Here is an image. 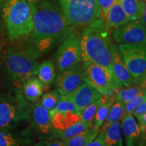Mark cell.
Instances as JSON below:
<instances>
[{
  "label": "cell",
  "mask_w": 146,
  "mask_h": 146,
  "mask_svg": "<svg viewBox=\"0 0 146 146\" xmlns=\"http://www.w3.org/2000/svg\"><path fill=\"white\" fill-rule=\"evenodd\" d=\"M29 3L33 14V28L24 36L21 48L36 60L50 52L74 27L64 14L58 0Z\"/></svg>",
  "instance_id": "cell-1"
},
{
  "label": "cell",
  "mask_w": 146,
  "mask_h": 146,
  "mask_svg": "<svg viewBox=\"0 0 146 146\" xmlns=\"http://www.w3.org/2000/svg\"><path fill=\"white\" fill-rule=\"evenodd\" d=\"M110 29L102 18L83 27L81 35L82 59L83 62H91L103 67L113 79L118 81L112 68Z\"/></svg>",
  "instance_id": "cell-2"
},
{
  "label": "cell",
  "mask_w": 146,
  "mask_h": 146,
  "mask_svg": "<svg viewBox=\"0 0 146 146\" xmlns=\"http://www.w3.org/2000/svg\"><path fill=\"white\" fill-rule=\"evenodd\" d=\"M1 7V16L9 39H19L32 31L33 14L27 0H8Z\"/></svg>",
  "instance_id": "cell-3"
},
{
  "label": "cell",
  "mask_w": 146,
  "mask_h": 146,
  "mask_svg": "<svg viewBox=\"0 0 146 146\" xmlns=\"http://www.w3.org/2000/svg\"><path fill=\"white\" fill-rule=\"evenodd\" d=\"M3 57V71L12 88L21 89L27 80L37 74L36 60L21 48H8Z\"/></svg>",
  "instance_id": "cell-4"
},
{
  "label": "cell",
  "mask_w": 146,
  "mask_h": 146,
  "mask_svg": "<svg viewBox=\"0 0 146 146\" xmlns=\"http://www.w3.org/2000/svg\"><path fill=\"white\" fill-rule=\"evenodd\" d=\"M31 106L21 89L0 93V129H16L23 122L29 121Z\"/></svg>",
  "instance_id": "cell-5"
},
{
  "label": "cell",
  "mask_w": 146,
  "mask_h": 146,
  "mask_svg": "<svg viewBox=\"0 0 146 146\" xmlns=\"http://www.w3.org/2000/svg\"><path fill=\"white\" fill-rule=\"evenodd\" d=\"M64 14L73 27L83 28L102 18L98 0H58Z\"/></svg>",
  "instance_id": "cell-6"
},
{
  "label": "cell",
  "mask_w": 146,
  "mask_h": 146,
  "mask_svg": "<svg viewBox=\"0 0 146 146\" xmlns=\"http://www.w3.org/2000/svg\"><path fill=\"white\" fill-rule=\"evenodd\" d=\"M82 61L81 35L73 29L58 47L55 54V65L58 72H61Z\"/></svg>",
  "instance_id": "cell-7"
},
{
  "label": "cell",
  "mask_w": 146,
  "mask_h": 146,
  "mask_svg": "<svg viewBox=\"0 0 146 146\" xmlns=\"http://www.w3.org/2000/svg\"><path fill=\"white\" fill-rule=\"evenodd\" d=\"M85 79L103 96H115L118 89L123 85L111 77L108 71L103 67L91 62H84L83 64Z\"/></svg>",
  "instance_id": "cell-8"
},
{
  "label": "cell",
  "mask_w": 146,
  "mask_h": 146,
  "mask_svg": "<svg viewBox=\"0 0 146 146\" xmlns=\"http://www.w3.org/2000/svg\"><path fill=\"white\" fill-rule=\"evenodd\" d=\"M31 129L40 141L59 138L57 131L53 127L49 111L39 103L31 104L29 121Z\"/></svg>",
  "instance_id": "cell-9"
},
{
  "label": "cell",
  "mask_w": 146,
  "mask_h": 146,
  "mask_svg": "<svg viewBox=\"0 0 146 146\" xmlns=\"http://www.w3.org/2000/svg\"><path fill=\"white\" fill-rule=\"evenodd\" d=\"M118 48L129 70L138 81L146 73V47L120 43Z\"/></svg>",
  "instance_id": "cell-10"
},
{
  "label": "cell",
  "mask_w": 146,
  "mask_h": 146,
  "mask_svg": "<svg viewBox=\"0 0 146 146\" xmlns=\"http://www.w3.org/2000/svg\"><path fill=\"white\" fill-rule=\"evenodd\" d=\"M112 37L118 43L146 47V27L139 20L131 21L114 29Z\"/></svg>",
  "instance_id": "cell-11"
},
{
  "label": "cell",
  "mask_w": 146,
  "mask_h": 146,
  "mask_svg": "<svg viewBox=\"0 0 146 146\" xmlns=\"http://www.w3.org/2000/svg\"><path fill=\"white\" fill-rule=\"evenodd\" d=\"M85 81L83 65L81 63L59 72L54 81L57 91L60 96L70 94Z\"/></svg>",
  "instance_id": "cell-12"
},
{
  "label": "cell",
  "mask_w": 146,
  "mask_h": 146,
  "mask_svg": "<svg viewBox=\"0 0 146 146\" xmlns=\"http://www.w3.org/2000/svg\"><path fill=\"white\" fill-rule=\"evenodd\" d=\"M64 96L74 104L76 111L81 115L85 108L102 98L103 95L85 81L70 94Z\"/></svg>",
  "instance_id": "cell-13"
},
{
  "label": "cell",
  "mask_w": 146,
  "mask_h": 146,
  "mask_svg": "<svg viewBox=\"0 0 146 146\" xmlns=\"http://www.w3.org/2000/svg\"><path fill=\"white\" fill-rule=\"evenodd\" d=\"M111 54L113 72L117 81L125 87L137 85V80L133 77L128 69L118 46L112 42L111 43Z\"/></svg>",
  "instance_id": "cell-14"
},
{
  "label": "cell",
  "mask_w": 146,
  "mask_h": 146,
  "mask_svg": "<svg viewBox=\"0 0 146 146\" xmlns=\"http://www.w3.org/2000/svg\"><path fill=\"white\" fill-rule=\"evenodd\" d=\"M33 143L31 128L16 131V129H0V146L30 145Z\"/></svg>",
  "instance_id": "cell-15"
},
{
  "label": "cell",
  "mask_w": 146,
  "mask_h": 146,
  "mask_svg": "<svg viewBox=\"0 0 146 146\" xmlns=\"http://www.w3.org/2000/svg\"><path fill=\"white\" fill-rule=\"evenodd\" d=\"M121 123L126 145H135L143 135V131L135 119V116L132 114H124Z\"/></svg>",
  "instance_id": "cell-16"
},
{
  "label": "cell",
  "mask_w": 146,
  "mask_h": 146,
  "mask_svg": "<svg viewBox=\"0 0 146 146\" xmlns=\"http://www.w3.org/2000/svg\"><path fill=\"white\" fill-rule=\"evenodd\" d=\"M49 113L53 127L57 131L64 130L80 121V114L76 111L52 110Z\"/></svg>",
  "instance_id": "cell-17"
},
{
  "label": "cell",
  "mask_w": 146,
  "mask_h": 146,
  "mask_svg": "<svg viewBox=\"0 0 146 146\" xmlns=\"http://www.w3.org/2000/svg\"><path fill=\"white\" fill-rule=\"evenodd\" d=\"M104 20L110 29H116L131 21L124 10L120 0L115 1L108 11Z\"/></svg>",
  "instance_id": "cell-18"
},
{
  "label": "cell",
  "mask_w": 146,
  "mask_h": 146,
  "mask_svg": "<svg viewBox=\"0 0 146 146\" xmlns=\"http://www.w3.org/2000/svg\"><path fill=\"white\" fill-rule=\"evenodd\" d=\"M47 87L35 76L30 78L22 87V92L25 99L29 102L35 103L41 98L43 91Z\"/></svg>",
  "instance_id": "cell-19"
},
{
  "label": "cell",
  "mask_w": 146,
  "mask_h": 146,
  "mask_svg": "<svg viewBox=\"0 0 146 146\" xmlns=\"http://www.w3.org/2000/svg\"><path fill=\"white\" fill-rule=\"evenodd\" d=\"M38 78L47 88L54 83L56 77V72L55 65L52 60H46L38 66Z\"/></svg>",
  "instance_id": "cell-20"
},
{
  "label": "cell",
  "mask_w": 146,
  "mask_h": 146,
  "mask_svg": "<svg viewBox=\"0 0 146 146\" xmlns=\"http://www.w3.org/2000/svg\"><path fill=\"white\" fill-rule=\"evenodd\" d=\"M100 131V129L92 125L78 133L74 137L65 141L64 143L67 146L87 145L93 139H94V138L98 135Z\"/></svg>",
  "instance_id": "cell-21"
},
{
  "label": "cell",
  "mask_w": 146,
  "mask_h": 146,
  "mask_svg": "<svg viewBox=\"0 0 146 146\" xmlns=\"http://www.w3.org/2000/svg\"><path fill=\"white\" fill-rule=\"evenodd\" d=\"M103 133L104 134L106 146H122L123 145L122 123L120 120L108 127Z\"/></svg>",
  "instance_id": "cell-22"
},
{
  "label": "cell",
  "mask_w": 146,
  "mask_h": 146,
  "mask_svg": "<svg viewBox=\"0 0 146 146\" xmlns=\"http://www.w3.org/2000/svg\"><path fill=\"white\" fill-rule=\"evenodd\" d=\"M120 3L130 21H136L143 14L145 1L143 0H120Z\"/></svg>",
  "instance_id": "cell-23"
},
{
  "label": "cell",
  "mask_w": 146,
  "mask_h": 146,
  "mask_svg": "<svg viewBox=\"0 0 146 146\" xmlns=\"http://www.w3.org/2000/svg\"><path fill=\"white\" fill-rule=\"evenodd\" d=\"M105 97L106 98L104 102L100 106L98 111H97L94 120V123H93V126L98 128V129L102 127V126L104 123L107 118L110 107L112 106L113 103L116 101V97L115 96H105Z\"/></svg>",
  "instance_id": "cell-24"
},
{
  "label": "cell",
  "mask_w": 146,
  "mask_h": 146,
  "mask_svg": "<svg viewBox=\"0 0 146 146\" xmlns=\"http://www.w3.org/2000/svg\"><path fill=\"white\" fill-rule=\"evenodd\" d=\"M124 113H125V104L122 102L116 100L110 107L106 120L102 126L101 131L103 132L110 125L122 119Z\"/></svg>",
  "instance_id": "cell-25"
},
{
  "label": "cell",
  "mask_w": 146,
  "mask_h": 146,
  "mask_svg": "<svg viewBox=\"0 0 146 146\" xmlns=\"http://www.w3.org/2000/svg\"><path fill=\"white\" fill-rule=\"evenodd\" d=\"M105 98V96H103L100 99L97 100L94 103L91 104L90 105L85 108L80 115V121L86 124L87 125L92 126L93 121L94 120L97 111H98L100 106L104 102Z\"/></svg>",
  "instance_id": "cell-26"
},
{
  "label": "cell",
  "mask_w": 146,
  "mask_h": 146,
  "mask_svg": "<svg viewBox=\"0 0 146 146\" xmlns=\"http://www.w3.org/2000/svg\"><path fill=\"white\" fill-rule=\"evenodd\" d=\"M139 85H135L131 87H125V88L118 89L116 94V100L122 102L124 104L130 102L133 98H135L142 91Z\"/></svg>",
  "instance_id": "cell-27"
},
{
  "label": "cell",
  "mask_w": 146,
  "mask_h": 146,
  "mask_svg": "<svg viewBox=\"0 0 146 146\" xmlns=\"http://www.w3.org/2000/svg\"><path fill=\"white\" fill-rule=\"evenodd\" d=\"M89 127H91V126L87 125L86 124L79 121L74 124V125L64 129V130L59 131H57V132L58 137H59L60 139L62 140L63 141H65L66 140H68L71 138L74 137V136H76L78 133L82 132V131L87 129Z\"/></svg>",
  "instance_id": "cell-28"
},
{
  "label": "cell",
  "mask_w": 146,
  "mask_h": 146,
  "mask_svg": "<svg viewBox=\"0 0 146 146\" xmlns=\"http://www.w3.org/2000/svg\"><path fill=\"white\" fill-rule=\"evenodd\" d=\"M60 98V95L57 91H50L41 96L39 103L50 112L56 107Z\"/></svg>",
  "instance_id": "cell-29"
},
{
  "label": "cell",
  "mask_w": 146,
  "mask_h": 146,
  "mask_svg": "<svg viewBox=\"0 0 146 146\" xmlns=\"http://www.w3.org/2000/svg\"><path fill=\"white\" fill-rule=\"evenodd\" d=\"M146 100V89H143L141 92L130 102L125 104V113L124 114H133V111L138 106Z\"/></svg>",
  "instance_id": "cell-30"
},
{
  "label": "cell",
  "mask_w": 146,
  "mask_h": 146,
  "mask_svg": "<svg viewBox=\"0 0 146 146\" xmlns=\"http://www.w3.org/2000/svg\"><path fill=\"white\" fill-rule=\"evenodd\" d=\"M116 1V0H98V4H99L100 10H101L102 18L103 19L108 11Z\"/></svg>",
  "instance_id": "cell-31"
},
{
  "label": "cell",
  "mask_w": 146,
  "mask_h": 146,
  "mask_svg": "<svg viewBox=\"0 0 146 146\" xmlns=\"http://www.w3.org/2000/svg\"><path fill=\"white\" fill-rule=\"evenodd\" d=\"M87 146H106L104 133L100 131L98 135L87 145Z\"/></svg>",
  "instance_id": "cell-32"
},
{
  "label": "cell",
  "mask_w": 146,
  "mask_h": 146,
  "mask_svg": "<svg viewBox=\"0 0 146 146\" xmlns=\"http://www.w3.org/2000/svg\"><path fill=\"white\" fill-rule=\"evenodd\" d=\"M35 145H46V146H66L64 141L62 140L52 139V140H43Z\"/></svg>",
  "instance_id": "cell-33"
},
{
  "label": "cell",
  "mask_w": 146,
  "mask_h": 146,
  "mask_svg": "<svg viewBox=\"0 0 146 146\" xmlns=\"http://www.w3.org/2000/svg\"><path fill=\"white\" fill-rule=\"evenodd\" d=\"M146 112V100L144 101L143 103H141L139 106H138L135 109V110L133 111V115L135 117L137 118L140 115L143 114V113Z\"/></svg>",
  "instance_id": "cell-34"
},
{
  "label": "cell",
  "mask_w": 146,
  "mask_h": 146,
  "mask_svg": "<svg viewBox=\"0 0 146 146\" xmlns=\"http://www.w3.org/2000/svg\"><path fill=\"white\" fill-rule=\"evenodd\" d=\"M136 118L138 120L139 125L141 128V131H143V133H145L146 131V112L140 115V116H139Z\"/></svg>",
  "instance_id": "cell-35"
},
{
  "label": "cell",
  "mask_w": 146,
  "mask_h": 146,
  "mask_svg": "<svg viewBox=\"0 0 146 146\" xmlns=\"http://www.w3.org/2000/svg\"><path fill=\"white\" fill-rule=\"evenodd\" d=\"M137 85H139L142 89H146V73L139 78Z\"/></svg>",
  "instance_id": "cell-36"
},
{
  "label": "cell",
  "mask_w": 146,
  "mask_h": 146,
  "mask_svg": "<svg viewBox=\"0 0 146 146\" xmlns=\"http://www.w3.org/2000/svg\"><path fill=\"white\" fill-rule=\"evenodd\" d=\"M141 23L143 24V25H145L146 27V2H145V8H144V10L143 12V14H142L141 17L139 19Z\"/></svg>",
  "instance_id": "cell-37"
},
{
  "label": "cell",
  "mask_w": 146,
  "mask_h": 146,
  "mask_svg": "<svg viewBox=\"0 0 146 146\" xmlns=\"http://www.w3.org/2000/svg\"><path fill=\"white\" fill-rule=\"evenodd\" d=\"M3 47V42H2V41H1V40H0V55H1V53H2Z\"/></svg>",
  "instance_id": "cell-38"
},
{
  "label": "cell",
  "mask_w": 146,
  "mask_h": 146,
  "mask_svg": "<svg viewBox=\"0 0 146 146\" xmlns=\"http://www.w3.org/2000/svg\"><path fill=\"white\" fill-rule=\"evenodd\" d=\"M8 0H0V6H2V5L4 4V3L5 1H7Z\"/></svg>",
  "instance_id": "cell-39"
},
{
  "label": "cell",
  "mask_w": 146,
  "mask_h": 146,
  "mask_svg": "<svg viewBox=\"0 0 146 146\" xmlns=\"http://www.w3.org/2000/svg\"><path fill=\"white\" fill-rule=\"evenodd\" d=\"M29 2H38V1H41V0H27Z\"/></svg>",
  "instance_id": "cell-40"
},
{
  "label": "cell",
  "mask_w": 146,
  "mask_h": 146,
  "mask_svg": "<svg viewBox=\"0 0 146 146\" xmlns=\"http://www.w3.org/2000/svg\"><path fill=\"white\" fill-rule=\"evenodd\" d=\"M145 1H146V0H145Z\"/></svg>",
  "instance_id": "cell-41"
}]
</instances>
